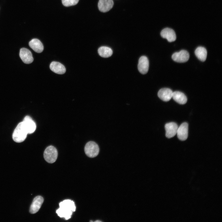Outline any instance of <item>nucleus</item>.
<instances>
[{
  "label": "nucleus",
  "mask_w": 222,
  "mask_h": 222,
  "mask_svg": "<svg viewBox=\"0 0 222 222\" xmlns=\"http://www.w3.org/2000/svg\"><path fill=\"white\" fill-rule=\"evenodd\" d=\"M188 124L185 122L178 127L176 134L178 138L181 141L186 140L188 137Z\"/></svg>",
  "instance_id": "obj_7"
},
{
  "label": "nucleus",
  "mask_w": 222,
  "mask_h": 222,
  "mask_svg": "<svg viewBox=\"0 0 222 222\" xmlns=\"http://www.w3.org/2000/svg\"><path fill=\"white\" fill-rule=\"evenodd\" d=\"M50 68L53 72L59 74L64 73L66 71V68L63 65L56 61H53L51 63Z\"/></svg>",
  "instance_id": "obj_15"
},
{
  "label": "nucleus",
  "mask_w": 222,
  "mask_h": 222,
  "mask_svg": "<svg viewBox=\"0 0 222 222\" xmlns=\"http://www.w3.org/2000/svg\"><path fill=\"white\" fill-rule=\"evenodd\" d=\"M173 91L170 88H162L159 90L158 93V97L165 101H170L172 97Z\"/></svg>",
  "instance_id": "obj_13"
},
{
  "label": "nucleus",
  "mask_w": 222,
  "mask_h": 222,
  "mask_svg": "<svg viewBox=\"0 0 222 222\" xmlns=\"http://www.w3.org/2000/svg\"><path fill=\"white\" fill-rule=\"evenodd\" d=\"M19 56L25 64H30L33 61L31 52L27 48H21L20 51Z\"/></svg>",
  "instance_id": "obj_6"
},
{
  "label": "nucleus",
  "mask_w": 222,
  "mask_h": 222,
  "mask_svg": "<svg viewBox=\"0 0 222 222\" xmlns=\"http://www.w3.org/2000/svg\"><path fill=\"white\" fill-rule=\"evenodd\" d=\"M189 58L188 52L185 50H182L174 53L172 56L173 60L178 63H184L187 61Z\"/></svg>",
  "instance_id": "obj_5"
},
{
  "label": "nucleus",
  "mask_w": 222,
  "mask_h": 222,
  "mask_svg": "<svg viewBox=\"0 0 222 222\" xmlns=\"http://www.w3.org/2000/svg\"><path fill=\"white\" fill-rule=\"evenodd\" d=\"M172 97L177 102L180 104H184L187 102V99L185 95L179 91H175L173 92Z\"/></svg>",
  "instance_id": "obj_17"
},
{
  "label": "nucleus",
  "mask_w": 222,
  "mask_h": 222,
  "mask_svg": "<svg viewBox=\"0 0 222 222\" xmlns=\"http://www.w3.org/2000/svg\"><path fill=\"white\" fill-rule=\"evenodd\" d=\"M60 207L56 211L58 215L68 220L71 218L72 213L76 210L74 202L70 199H65L59 203Z\"/></svg>",
  "instance_id": "obj_1"
},
{
  "label": "nucleus",
  "mask_w": 222,
  "mask_h": 222,
  "mask_svg": "<svg viewBox=\"0 0 222 222\" xmlns=\"http://www.w3.org/2000/svg\"><path fill=\"white\" fill-rule=\"evenodd\" d=\"M43 200V198L41 196H36L34 199L30 206L29 210L30 213L35 214L37 212L40 208Z\"/></svg>",
  "instance_id": "obj_9"
},
{
  "label": "nucleus",
  "mask_w": 222,
  "mask_h": 222,
  "mask_svg": "<svg viewBox=\"0 0 222 222\" xmlns=\"http://www.w3.org/2000/svg\"><path fill=\"white\" fill-rule=\"evenodd\" d=\"M195 54L197 57L201 61H204L207 58V52L204 47H199L195 51Z\"/></svg>",
  "instance_id": "obj_18"
},
{
  "label": "nucleus",
  "mask_w": 222,
  "mask_h": 222,
  "mask_svg": "<svg viewBox=\"0 0 222 222\" xmlns=\"http://www.w3.org/2000/svg\"><path fill=\"white\" fill-rule=\"evenodd\" d=\"M113 5V2L112 0H99L98 6L101 11L105 12L109 10Z\"/></svg>",
  "instance_id": "obj_14"
},
{
  "label": "nucleus",
  "mask_w": 222,
  "mask_h": 222,
  "mask_svg": "<svg viewBox=\"0 0 222 222\" xmlns=\"http://www.w3.org/2000/svg\"><path fill=\"white\" fill-rule=\"evenodd\" d=\"M166 136L168 138H171L174 136L176 134L178 127L177 124L174 122L167 123L165 125Z\"/></svg>",
  "instance_id": "obj_10"
},
{
  "label": "nucleus",
  "mask_w": 222,
  "mask_h": 222,
  "mask_svg": "<svg viewBox=\"0 0 222 222\" xmlns=\"http://www.w3.org/2000/svg\"><path fill=\"white\" fill-rule=\"evenodd\" d=\"M98 52L99 55L104 58L109 57L113 54L112 49L106 46H102L99 47Z\"/></svg>",
  "instance_id": "obj_19"
},
{
  "label": "nucleus",
  "mask_w": 222,
  "mask_h": 222,
  "mask_svg": "<svg viewBox=\"0 0 222 222\" xmlns=\"http://www.w3.org/2000/svg\"><path fill=\"white\" fill-rule=\"evenodd\" d=\"M27 131L28 134L34 132L36 129V125L32 118L28 116L24 118L22 121Z\"/></svg>",
  "instance_id": "obj_11"
},
{
  "label": "nucleus",
  "mask_w": 222,
  "mask_h": 222,
  "mask_svg": "<svg viewBox=\"0 0 222 222\" xmlns=\"http://www.w3.org/2000/svg\"><path fill=\"white\" fill-rule=\"evenodd\" d=\"M84 150L86 155L90 158H94L97 156L99 151L98 145L93 141L88 142L85 145Z\"/></svg>",
  "instance_id": "obj_4"
},
{
  "label": "nucleus",
  "mask_w": 222,
  "mask_h": 222,
  "mask_svg": "<svg viewBox=\"0 0 222 222\" xmlns=\"http://www.w3.org/2000/svg\"><path fill=\"white\" fill-rule=\"evenodd\" d=\"M161 36L163 38L166 39L170 42H173L176 39V35L174 31L169 28L163 29L161 32Z\"/></svg>",
  "instance_id": "obj_12"
},
{
  "label": "nucleus",
  "mask_w": 222,
  "mask_h": 222,
  "mask_svg": "<svg viewBox=\"0 0 222 222\" xmlns=\"http://www.w3.org/2000/svg\"><path fill=\"white\" fill-rule=\"evenodd\" d=\"M30 47L36 52L40 53L43 50V46L41 42L38 39H34L29 42Z\"/></svg>",
  "instance_id": "obj_16"
},
{
  "label": "nucleus",
  "mask_w": 222,
  "mask_h": 222,
  "mask_svg": "<svg viewBox=\"0 0 222 222\" xmlns=\"http://www.w3.org/2000/svg\"><path fill=\"white\" fill-rule=\"evenodd\" d=\"M79 0H62L63 4L65 6H69L76 5Z\"/></svg>",
  "instance_id": "obj_20"
},
{
  "label": "nucleus",
  "mask_w": 222,
  "mask_h": 222,
  "mask_svg": "<svg viewBox=\"0 0 222 222\" xmlns=\"http://www.w3.org/2000/svg\"><path fill=\"white\" fill-rule=\"evenodd\" d=\"M43 156L44 159L47 162L51 163H54L57 158V150L53 146H49L44 150Z\"/></svg>",
  "instance_id": "obj_3"
},
{
  "label": "nucleus",
  "mask_w": 222,
  "mask_h": 222,
  "mask_svg": "<svg viewBox=\"0 0 222 222\" xmlns=\"http://www.w3.org/2000/svg\"><path fill=\"white\" fill-rule=\"evenodd\" d=\"M97 221H98V222H101V221H99V220H96V221H95V222H97Z\"/></svg>",
  "instance_id": "obj_21"
},
{
  "label": "nucleus",
  "mask_w": 222,
  "mask_h": 222,
  "mask_svg": "<svg viewBox=\"0 0 222 222\" xmlns=\"http://www.w3.org/2000/svg\"><path fill=\"white\" fill-rule=\"evenodd\" d=\"M149 67V62L148 58L145 56H142L139 59L138 66L139 71L141 74H146Z\"/></svg>",
  "instance_id": "obj_8"
},
{
  "label": "nucleus",
  "mask_w": 222,
  "mask_h": 222,
  "mask_svg": "<svg viewBox=\"0 0 222 222\" xmlns=\"http://www.w3.org/2000/svg\"><path fill=\"white\" fill-rule=\"evenodd\" d=\"M28 133L23 122H20L14 129L12 135L14 141L19 143L23 142L26 138Z\"/></svg>",
  "instance_id": "obj_2"
}]
</instances>
